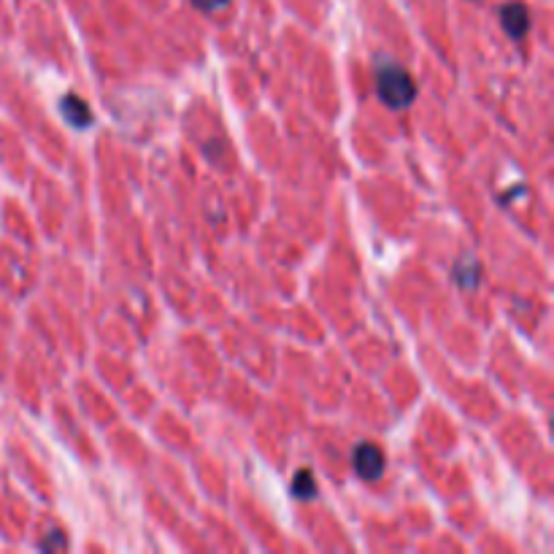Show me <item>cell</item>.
I'll use <instances>...</instances> for the list:
<instances>
[{
	"instance_id": "6da1fadb",
	"label": "cell",
	"mask_w": 554,
	"mask_h": 554,
	"mask_svg": "<svg viewBox=\"0 0 554 554\" xmlns=\"http://www.w3.org/2000/svg\"><path fill=\"white\" fill-rule=\"evenodd\" d=\"M376 92L382 98L384 106L390 109H406L417 98V84L409 76L406 68H400L398 63H382L376 65Z\"/></svg>"
},
{
	"instance_id": "8992f818",
	"label": "cell",
	"mask_w": 554,
	"mask_h": 554,
	"mask_svg": "<svg viewBox=\"0 0 554 554\" xmlns=\"http://www.w3.org/2000/svg\"><path fill=\"white\" fill-rule=\"evenodd\" d=\"M230 0H192V6H195V9H200V11H219V9H225V6H228Z\"/></svg>"
},
{
	"instance_id": "277c9868",
	"label": "cell",
	"mask_w": 554,
	"mask_h": 554,
	"mask_svg": "<svg viewBox=\"0 0 554 554\" xmlns=\"http://www.w3.org/2000/svg\"><path fill=\"white\" fill-rule=\"evenodd\" d=\"M60 111H63V119L71 128H90L92 125L90 106L82 98H76V95H65L63 103H60Z\"/></svg>"
},
{
	"instance_id": "7a4b0ae2",
	"label": "cell",
	"mask_w": 554,
	"mask_h": 554,
	"mask_svg": "<svg viewBox=\"0 0 554 554\" xmlns=\"http://www.w3.org/2000/svg\"><path fill=\"white\" fill-rule=\"evenodd\" d=\"M384 465H387V457L376 444L371 441H365L355 449V455H352V468L360 479L365 482H376V479H382Z\"/></svg>"
},
{
	"instance_id": "5b68a950",
	"label": "cell",
	"mask_w": 554,
	"mask_h": 554,
	"mask_svg": "<svg viewBox=\"0 0 554 554\" xmlns=\"http://www.w3.org/2000/svg\"><path fill=\"white\" fill-rule=\"evenodd\" d=\"M292 495L300 500H309L317 495V482L309 471H300L295 479H292Z\"/></svg>"
},
{
	"instance_id": "52a82bcc",
	"label": "cell",
	"mask_w": 554,
	"mask_h": 554,
	"mask_svg": "<svg viewBox=\"0 0 554 554\" xmlns=\"http://www.w3.org/2000/svg\"><path fill=\"white\" fill-rule=\"evenodd\" d=\"M38 546H41L44 552H55V549H65V546H68V541H65L60 530H55V533H52V541H41Z\"/></svg>"
},
{
	"instance_id": "3957f363",
	"label": "cell",
	"mask_w": 554,
	"mask_h": 554,
	"mask_svg": "<svg viewBox=\"0 0 554 554\" xmlns=\"http://www.w3.org/2000/svg\"><path fill=\"white\" fill-rule=\"evenodd\" d=\"M500 28L506 30V36L511 38H525L530 30V14L522 3H506L500 9Z\"/></svg>"
}]
</instances>
